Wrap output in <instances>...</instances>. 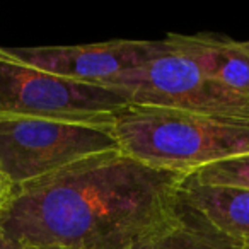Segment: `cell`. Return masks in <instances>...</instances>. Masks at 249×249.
<instances>
[{
  "label": "cell",
  "instance_id": "4fadbf2b",
  "mask_svg": "<svg viewBox=\"0 0 249 249\" xmlns=\"http://www.w3.org/2000/svg\"><path fill=\"white\" fill-rule=\"evenodd\" d=\"M242 249H249V246H246V248H242Z\"/></svg>",
  "mask_w": 249,
  "mask_h": 249
},
{
  "label": "cell",
  "instance_id": "9c48e42d",
  "mask_svg": "<svg viewBox=\"0 0 249 249\" xmlns=\"http://www.w3.org/2000/svg\"><path fill=\"white\" fill-rule=\"evenodd\" d=\"M181 191L218 234L239 248L249 246V190L183 181Z\"/></svg>",
  "mask_w": 249,
  "mask_h": 249
},
{
  "label": "cell",
  "instance_id": "ba28073f",
  "mask_svg": "<svg viewBox=\"0 0 249 249\" xmlns=\"http://www.w3.org/2000/svg\"><path fill=\"white\" fill-rule=\"evenodd\" d=\"M126 249H242L220 235L178 191L169 210Z\"/></svg>",
  "mask_w": 249,
  "mask_h": 249
},
{
  "label": "cell",
  "instance_id": "30bf717a",
  "mask_svg": "<svg viewBox=\"0 0 249 249\" xmlns=\"http://www.w3.org/2000/svg\"><path fill=\"white\" fill-rule=\"evenodd\" d=\"M184 181L201 186L242 188L249 190V154L210 164L186 174Z\"/></svg>",
  "mask_w": 249,
  "mask_h": 249
},
{
  "label": "cell",
  "instance_id": "6da1fadb",
  "mask_svg": "<svg viewBox=\"0 0 249 249\" xmlns=\"http://www.w3.org/2000/svg\"><path fill=\"white\" fill-rule=\"evenodd\" d=\"M183 181L121 149L97 154L14 188L0 231L26 249H126L169 210Z\"/></svg>",
  "mask_w": 249,
  "mask_h": 249
},
{
  "label": "cell",
  "instance_id": "277c9868",
  "mask_svg": "<svg viewBox=\"0 0 249 249\" xmlns=\"http://www.w3.org/2000/svg\"><path fill=\"white\" fill-rule=\"evenodd\" d=\"M128 104V90L63 79L0 48V116L111 121Z\"/></svg>",
  "mask_w": 249,
  "mask_h": 249
},
{
  "label": "cell",
  "instance_id": "3957f363",
  "mask_svg": "<svg viewBox=\"0 0 249 249\" xmlns=\"http://www.w3.org/2000/svg\"><path fill=\"white\" fill-rule=\"evenodd\" d=\"M111 150H120L113 120L0 116V173L14 188Z\"/></svg>",
  "mask_w": 249,
  "mask_h": 249
},
{
  "label": "cell",
  "instance_id": "8fae6325",
  "mask_svg": "<svg viewBox=\"0 0 249 249\" xmlns=\"http://www.w3.org/2000/svg\"><path fill=\"white\" fill-rule=\"evenodd\" d=\"M12 191H14L12 183L4 176V174L0 173V210H2V207L7 203V200L11 198Z\"/></svg>",
  "mask_w": 249,
  "mask_h": 249
},
{
  "label": "cell",
  "instance_id": "52a82bcc",
  "mask_svg": "<svg viewBox=\"0 0 249 249\" xmlns=\"http://www.w3.org/2000/svg\"><path fill=\"white\" fill-rule=\"evenodd\" d=\"M164 39L176 52L196 63L213 82L249 96V41H235L210 33H171Z\"/></svg>",
  "mask_w": 249,
  "mask_h": 249
},
{
  "label": "cell",
  "instance_id": "5b68a950",
  "mask_svg": "<svg viewBox=\"0 0 249 249\" xmlns=\"http://www.w3.org/2000/svg\"><path fill=\"white\" fill-rule=\"evenodd\" d=\"M113 87L130 92L132 104L173 107L249 124V96L213 82L166 39L145 65L123 73Z\"/></svg>",
  "mask_w": 249,
  "mask_h": 249
},
{
  "label": "cell",
  "instance_id": "7a4b0ae2",
  "mask_svg": "<svg viewBox=\"0 0 249 249\" xmlns=\"http://www.w3.org/2000/svg\"><path fill=\"white\" fill-rule=\"evenodd\" d=\"M113 128L124 154L184 176L249 154V124L191 111L128 104L113 116Z\"/></svg>",
  "mask_w": 249,
  "mask_h": 249
},
{
  "label": "cell",
  "instance_id": "8992f818",
  "mask_svg": "<svg viewBox=\"0 0 249 249\" xmlns=\"http://www.w3.org/2000/svg\"><path fill=\"white\" fill-rule=\"evenodd\" d=\"M160 48V41L111 39L75 46L7 48L14 58L53 75L92 86L113 87L123 73L145 65Z\"/></svg>",
  "mask_w": 249,
  "mask_h": 249
},
{
  "label": "cell",
  "instance_id": "7c38bea8",
  "mask_svg": "<svg viewBox=\"0 0 249 249\" xmlns=\"http://www.w3.org/2000/svg\"><path fill=\"white\" fill-rule=\"evenodd\" d=\"M0 249H26V248L16 244L14 241H11V239H9L4 232L0 231Z\"/></svg>",
  "mask_w": 249,
  "mask_h": 249
}]
</instances>
